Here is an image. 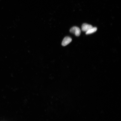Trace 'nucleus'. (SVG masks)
Here are the masks:
<instances>
[{"label":"nucleus","instance_id":"1","mask_svg":"<svg viewBox=\"0 0 121 121\" xmlns=\"http://www.w3.org/2000/svg\"><path fill=\"white\" fill-rule=\"evenodd\" d=\"M70 31L77 36H79L81 34V30L78 27L76 26L72 27L70 29Z\"/></svg>","mask_w":121,"mask_h":121},{"label":"nucleus","instance_id":"4","mask_svg":"<svg viewBox=\"0 0 121 121\" xmlns=\"http://www.w3.org/2000/svg\"><path fill=\"white\" fill-rule=\"evenodd\" d=\"M97 30V28L96 27H92L87 32H86V35L90 34H93Z\"/></svg>","mask_w":121,"mask_h":121},{"label":"nucleus","instance_id":"2","mask_svg":"<svg viewBox=\"0 0 121 121\" xmlns=\"http://www.w3.org/2000/svg\"><path fill=\"white\" fill-rule=\"evenodd\" d=\"M71 38L69 37H65L62 42V45L63 46H66L72 41Z\"/></svg>","mask_w":121,"mask_h":121},{"label":"nucleus","instance_id":"3","mask_svg":"<svg viewBox=\"0 0 121 121\" xmlns=\"http://www.w3.org/2000/svg\"><path fill=\"white\" fill-rule=\"evenodd\" d=\"M93 27L91 25L87 24L84 23L83 24L82 26V30L83 31L86 32Z\"/></svg>","mask_w":121,"mask_h":121}]
</instances>
